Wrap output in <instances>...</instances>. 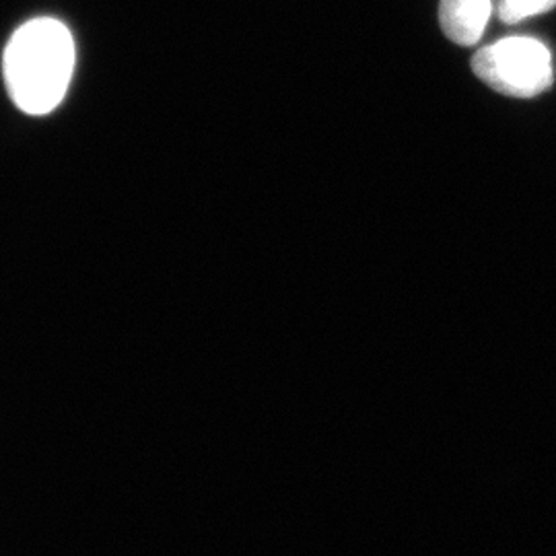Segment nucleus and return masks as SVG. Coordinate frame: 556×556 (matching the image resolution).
Returning a JSON list of instances; mask_svg holds the SVG:
<instances>
[{
  "label": "nucleus",
  "instance_id": "nucleus-3",
  "mask_svg": "<svg viewBox=\"0 0 556 556\" xmlns=\"http://www.w3.org/2000/svg\"><path fill=\"white\" fill-rule=\"evenodd\" d=\"M491 11V0H441L439 21L450 40L475 46L486 29Z\"/></svg>",
  "mask_w": 556,
  "mask_h": 556
},
{
  "label": "nucleus",
  "instance_id": "nucleus-4",
  "mask_svg": "<svg viewBox=\"0 0 556 556\" xmlns=\"http://www.w3.org/2000/svg\"><path fill=\"white\" fill-rule=\"evenodd\" d=\"M556 0H501L498 2V20L507 25L530 20L555 9Z\"/></svg>",
  "mask_w": 556,
  "mask_h": 556
},
{
  "label": "nucleus",
  "instance_id": "nucleus-1",
  "mask_svg": "<svg viewBox=\"0 0 556 556\" xmlns=\"http://www.w3.org/2000/svg\"><path fill=\"white\" fill-rule=\"evenodd\" d=\"M2 71L11 100L29 116L56 110L75 71V40L59 20L27 21L4 48Z\"/></svg>",
  "mask_w": 556,
  "mask_h": 556
},
{
  "label": "nucleus",
  "instance_id": "nucleus-2",
  "mask_svg": "<svg viewBox=\"0 0 556 556\" xmlns=\"http://www.w3.org/2000/svg\"><path fill=\"white\" fill-rule=\"evenodd\" d=\"M480 79L509 98H536L553 80V56L542 41L532 38H505L484 46L472 59Z\"/></svg>",
  "mask_w": 556,
  "mask_h": 556
}]
</instances>
